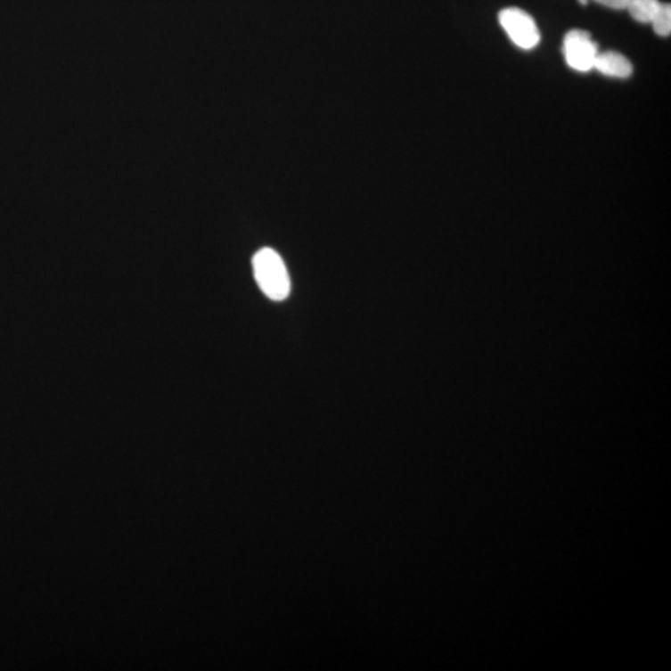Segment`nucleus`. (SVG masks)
<instances>
[{
  "mask_svg": "<svg viewBox=\"0 0 671 671\" xmlns=\"http://www.w3.org/2000/svg\"><path fill=\"white\" fill-rule=\"evenodd\" d=\"M255 280L261 291L274 301L288 298L291 283L285 263L274 249L264 248L253 258Z\"/></svg>",
  "mask_w": 671,
  "mask_h": 671,
  "instance_id": "nucleus-1",
  "label": "nucleus"
},
{
  "mask_svg": "<svg viewBox=\"0 0 671 671\" xmlns=\"http://www.w3.org/2000/svg\"><path fill=\"white\" fill-rule=\"evenodd\" d=\"M501 27L516 46L524 50H531L538 45L541 40L540 30L535 19L528 12L519 8H507L500 12Z\"/></svg>",
  "mask_w": 671,
  "mask_h": 671,
  "instance_id": "nucleus-2",
  "label": "nucleus"
},
{
  "mask_svg": "<svg viewBox=\"0 0 671 671\" xmlns=\"http://www.w3.org/2000/svg\"><path fill=\"white\" fill-rule=\"evenodd\" d=\"M563 55H565L567 65L573 70L591 71L598 55V46L592 40L588 31L571 30L563 39Z\"/></svg>",
  "mask_w": 671,
  "mask_h": 671,
  "instance_id": "nucleus-3",
  "label": "nucleus"
},
{
  "mask_svg": "<svg viewBox=\"0 0 671 671\" xmlns=\"http://www.w3.org/2000/svg\"><path fill=\"white\" fill-rule=\"evenodd\" d=\"M593 69L610 78H628L633 74L632 62L617 52L598 53Z\"/></svg>",
  "mask_w": 671,
  "mask_h": 671,
  "instance_id": "nucleus-4",
  "label": "nucleus"
},
{
  "mask_svg": "<svg viewBox=\"0 0 671 671\" xmlns=\"http://www.w3.org/2000/svg\"><path fill=\"white\" fill-rule=\"evenodd\" d=\"M660 5L659 0H629L626 9L636 21L648 24L653 21Z\"/></svg>",
  "mask_w": 671,
  "mask_h": 671,
  "instance_id": "nucleus-5",
  "label": "nucleus"
},
{
  "mask_svg": "<svg viewBox=\"0 0 671 671\" xmlns=\"http://www.w3.org/2000/svg\"><path fill=\"white\" fill-rule=\"evenodd\" d=\"M658 36L669 37L671 33V6L661 3L659 11L651 23Z\"/></svg>",
  "mask_w": 671,
  "mask_h": 671,
  "instance_id": "nucleus-6",
  "label": "nucleus"
},
{
  "mask_svg": "<svg viewBox=\"0 0 671 671\" xmlns=\"http://www.w3.org/2000/svg\"><path fill=\"white\" fill-rule=\"evenodd\" d=\"M593 2H597L598 4L607 6V8L616 9V11H622V9H626V5H628L629 0H593Z\"/></svg>",
  "mask_w": 671,
  "mask_h": 671,
  "instance_id": "nucleus-7",
  "label": "nucleus"
},
{
  "mask_svg": "<svg viewBox=\"0 0 671 671\" xmlns=\"http://www.w3.org/2000/svg\"><path fill=\"white\" fill-rule=\"evenodd\" d=\"M579 2H581L583 5H585L587 4L588 0H579Z\"/></svg>",
  "mask_w": 671,
  "mask_h": 671,
  "instance_id": "nucleus-8",
  "label": "nucleus"
}]
</instances>
